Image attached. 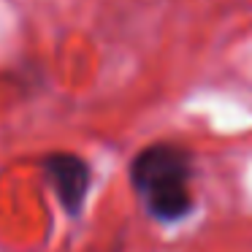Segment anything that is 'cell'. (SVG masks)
I'll use <instances>...</instances> for the list:
<instances>
[{
  "label": "cell",
  "instance_id": "6da1fadb",
  "mask_svg": "<svg viewBox=\"0 0 252 252\" xmlns=\"http://www.w3.org/2000/svg\"><path fill=\"white\" fill-rule=\"evenodd\" d=\"M192 165L190 155L174 144H152L130 165V176L136 190L147 201L152 217L174 222L192 209V198L187 190Z\"/></svg>",
  "mask_w": 252,
  "mask_h": 252
},
{
  "label": "cell",
  "instance_id": "7a4b0ae2",
  "mask_svg": "<svg viewBox=\"0 0 252 252\" xmlns=\"http://www.w3.org/2000/svg\"><path fill=\"white\" fill-rule=\"evenodd\" d=\"M44 171L60 198L63 209L71 214H79L84 206V198L90 190V165L79 155L71 152H57L44 160Z\"/></svg>",
  "mask_w": 252,
  "mask_h": 252
}]
</instances>
